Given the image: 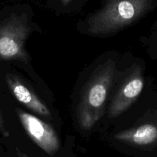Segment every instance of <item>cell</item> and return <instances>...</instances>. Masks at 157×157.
I'll use <instances>...</instances> for the list:
<instances>
[{
  "label": "cell",
  "instance_id": "cell-1",
  "mask_svg": "<svg viewBox=\"0 0 157 157\" xmlns=\"http://www.w3.org/2000/svg\"><path fill=\"white\" fill-rule=\"evenodd\" d=\"M116 74L115 62L108 59L97 68L87 81L77 108V119L82 129L93 128L104 115Z\"/></svg>",
  "mask_w": 157,
  "mask_h": 157
},
{
  "label": "cell",
  "instance_id": "cell-2",
  "mask_svg": "<svg viewBox=\"0 0 157 157\" xmlns=\"http://www.w3.org/2000/svg\"><path fill=\"white\" fill-rule=\"evenodd\" d=\"M151 0H107L104 7L86 20L85 32L94 36L114 35L134 22Z\"/></svg>",
  "mask_w": 157,
  "mask_h": 157
},
{
  "label": "cell",
  "instance_id": "cell-3",
  "mask_svg": "<svg viewBox=\"0 0 157 157\" xmlns=\"http://www.w3.org/2000/svg\"><path fill=\"white\" fill-rule=\"evenodd\" d=\"M31 28L21 17L12 15L0 23V58L28 62L25 42Z\"/></svg>",
  "mask_w": 157,
  "mask_h": 157
},
{
  "label": "cell",
  "instance_id": "cell-4",
  "mask_svg": "<svg viewBox=\"0 0 157 157\" xmlns=\"http://www.w3.org/2000/svg\"><path fill=\"white\" fill-rule=\"evenodd\" d=\"M16 112L29 138L46 155L54 157L60 153L61 140L50 125L21 109H17Z\"/></svg>",
  "mask_w": 157,
  "mask_h": 157
},
{
  "label": "cell",
  "instance_id": "cell-5",
  "mask_svg": "<svg viewBox=\"0 0 157 157\" xmlns=\"http://www.w3.org/2000/svg\"><path fill=\"white\" fill-rule=\"evenodd\" d=\"M144 80L137 69L130 70L120 83L111 99L107 109L109 118H116L124 113L140 94Z\"/></svg>",
  "mask_w": 157,
  "mask_h": 157
},
{
  "label": "cell",
  "instance_id": "cell-6",
  "mask_svg": "<svg viewBox=\"0 0 157 157\" xmlns=\"http://www.w3.org/2000/svg\"><path fill=\"white\" fill-rule=\"evenodd\" d=\"M113 138L122 147L139 152L137 154H150L157 143V128L150 124L143 125L117 132Z\"/></svg>",
  "mask_w": 157,
  "mask_h": 157
},
{
  "label": "cell",
  "instance_id": "cell-7",
  "mask_svg": "<svg viewBox=\"0 0 157 157\" xmlns=\"http://www.w3.org/2000/svg\"><path fill=\"white\" fill-rule=\"evenodd\" d=\"M6 81L12 93L18 102L38 115H42L45 118H51V112L48 108L25 85L19 77L12 74H7Z\"/></svg>",
  "mask_w": 157,
  "mask_h": 157
},
{
  "label": "cell",
  "instance_id": "cell-8",
  "mask_svg": "<svg viewBox=\"0 0 157 157\" xmlns=\"http://www.w3.org/2000/svg\"><path fill=\"white\" fill-rule=\"evenodd\" d=\"M0 133L5 137H9V132L6 128V125H5L4 119H3L2 115L0 111Z\"/></svg>",
  "mask_w": 157,
  "mask_h": 157
},
{
  "label": "cell",
  "instance_id": "cell-9",
  "mask_svg": "<svg viewBox=\"0 0 157 157\" xmlns=\"http://www.w3.org/2000/svg\"><path fill=\"white\" fill-rule=\"evenodd\" d=\"M57 155H55V156L54 157H56ZM15 157H38V156H37V155H30V154L28 153V152L21 150V149H19V148H15Z\"/></svg>",
  "mask_w": 157,
  "mask_h": 157
},
{
  "label": "cell",
  "instance_id": "cell-10",
  "mask_svg": "<svg viewBox=\"0 0 157 157\" xmlns=\"http://www.w3.org/2000/svg\"><path fill=\"white\" fill-rule=\"evenodd\" d=\"M61 1H62L64 3H67L68 2H70L71 0H61Z\"/></svg>",
  "mask_w": 157,
  "mask_h": 157
}]
</instances>
